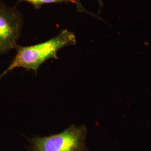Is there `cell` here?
<instances>
[{
  "mask_svg": "<svg viewBox=\"0 0 151 151\" xmlns=\"http://www.w3.org/2000/svg\"><path fill=\"white\" fill-rule=\"evenodd\" d=\"M98 1H99V4H100V5L101 6H103V2H102V0H97Z\"/></svg>",
  "mask_w": 151,
  "mask_h": 151,
  "instance_id": "5",
  "label": "cell"
},
{
  "mask_svg": "<svg viewBox=\"0 0 151 151\" xmlns=\"http://www.w3.org/2000/svg\"><path fill=\"white\" fill-rule=\"evenodd\" d=\"M77 43L73 32L63 30L60 34L48 40L31 46L23 47L17 45L16 55L11 64L0 75V78L16 68L22 67L37 73L39 67L50 59H58V52L68 45Z\"/></svg>",
  "mask_w": 151,
  "mask_h": 151,
  "instance_id": "1",
  "label": "cell"
},
{
  "mask_svg": "<svg viewBox=\"0 0 151 151\" xmlns=\"http://www.w3.org/2000/svg\"><path fill=\"white\" fill-rule=\"evenodd\" d=\"M20 2H27L28 3L31 4L34 7L39 9L42 6L45 4H57V3H73L77 6V10L80 12H87L91 14L93 16H96L95 15L92 14L91 12L87 11L83 7L80 0H19Z\"/></svg>",
  "mask_w": 151,
  "mask_h": 151,
  "instance_id": "4",
  "label": "cell"
},
{
  "mask_svg": "<svg viewBox=\"0 0 151 151\" xmlns=\"http://www.w3.org/2000/svg\"><path fill=\"white\" fill-rule=\"evenodd\" d=\"M24 23L22 12L0 1V54L15 49Z\"/></svg>",
  "mask_w": 151,
  "mask_h": 151,
  "instance_id": "3",
  "label": "cell"
},
{
  "mask_svg": "<svg viewBox=\"0 0 151 151\" xmlns=\"http://www.w3.org/2000/svg\"><path fill=\"white\" fill-rule=\"evenodd\" d=\"M86 134L85 125H72L59 134L33 138L32 148L33 151H87Z\"/></svg>",
  "mask_w": 151,
  "mask_h": 151,
  "instance_id": "2",
  "label": "cell"
}]
</instances>
